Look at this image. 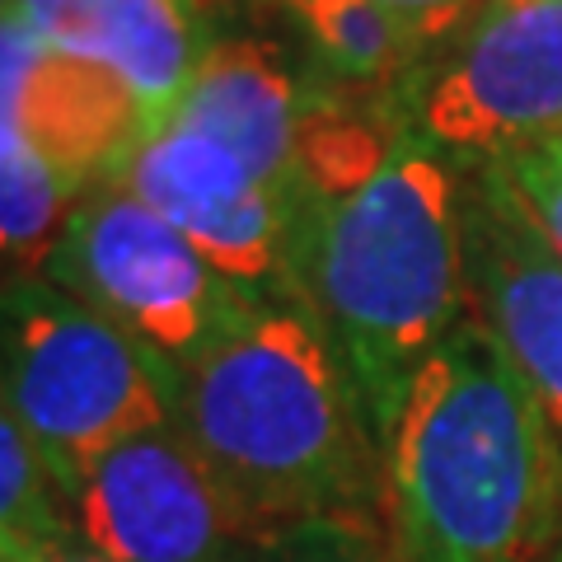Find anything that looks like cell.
<instances>
[{
  "mask_svg": "<svg viewBox=\"0 0 562 562\" xmlns=\"http://www.w3.org/2000/svg\"><path fill=\"white\" fill-rule=\"evenodd\" d=\"M14 10V0H0V20H5V14Z\"/></svg>",
  "mask_w": 562,
  "mask_h": 562,
  "instance_id": "obj_21",
  "label": "cell"
},
{
  "mask_svg": "<svg viewBox=\"0 0 562 562\" xmlns=\"http://www.w3.org/2000/svg\"><path fill=\"white\" fill-rule=\"evenodd\" d=\"M487 165L512 183V192L525 202V211L539 221V231L549 235L553 249L562 254V132L530 140V146H516Z\"/></svg>",
  "mask_w": 562,
  "mask_h": 562,
  "instance_id": "obj_17",
  "label": "cell"
},
{
  "mask_svg": "<svg viewBox=\"0 0 562 562\" xmlns=\"http://www.w3.org/2000/svg\"><path fill=\"white\" fill-rule=\"evenodd\" d=\"M291 295L384 441L417 371L469 319L460 183L422 136H398L371 179L291 198Z\"/></svg>",
  "mask_w": 562,
  "mask_h": 562,
  "instance_id": "obj_1",
  "label": "cell"
},
{
  "mask_svg": "<svg viewBox=\"0 0 562 562\" xmlns=\"http://www.w3.org/2000/svg\"><path fill=\"white\" fill-rule=\"evenodd\" d=\"M549 562H562V549H558V553H553V558H549Z\"/></svg>",
  "mask_w": 562,
  "mask_h": 562,
  "instance_id": "obj_23",
  "label": "cell"
},
{
  "mask_svg": "<svg viewBox=\"0 0 562 562\" xmlns=\"http://www.w3.org/2000/svg\"><path fill=\"white\" fill-rule=\"evenodd\" d=\"M422 140L497 155L562 132V0H483L441 57L408 80Z\"/></svg>",
  "mask_w": 562,
  "mask_h": 562,
  "instance_id": "obj_6",
  "label": "cell"
},
{
  "mask_svg": "<svg viewBox=\"0 0 562 562\" xmlns=\"http://www.w3.org/2000/svg\"><path fill=\"white\" fill-rule=\"evenodd\" d=\"M43 277L127 328L179 375L262 305L231 286L160 211L117 183L76 202Z\"/></svg>",
  "mask_w": 562,
  "mask_h": 562,
  "instance_id": "obj_5",
  "label": "cell"
},
{
  "mask_svg": "<svg viewBox=\"0 0 562 562\" xmlns=\"http://www.w3.org/2000/svg\"><path fill=\"white\" fill-rule=\"evenodd\" d=\"M47 52V43L33 33L20 14H5L0 20V132L20 140V94L29 85V70L38 66V57Z\"/></svg>",
  "mask_w": 562,
  "mask_h": 562,
  "instance_id": "obj_18",
  "label": "cell"
},
{
  "mask_svg": "<svg viewBox=\"0 0 562 562\" xmlns=\"http://www.w3.org/2000/svg\"><path fill=\"white\" fill-rule=\"evenodd\" d=\"M0 390L61 497L99 454L179 417V371L43 272L0 286Z\"/></svg>",
  "mask_w": 562,
  "mask_h": 562,
  "instance_id": "obj_4",
  "label": "cell"
},
{
  "mask_svg": "<svg viewBox=\"0 0 562 562\" xmlns=\"http://www.w3.org/2000/svg\"><path fill=\"white\" fill-rule=\"evenodd\" d=\"M258 5H272V0H258ZM281 5H301V0H281Z\"/></svg>",
  "mask_w": 562,
  "mask_h": 562,
  "instance_id": "obj_22",
  "label": "cell"
},
{
  "mask_svg": "<svg viewBox=\"0 0 562 562\" xmlns=\"http://www.w3.org/2000/svg\"><path fill=\"white\" fill-rule=\"evenodd\" d=\"M380 460L403 562H549L562 549V441L473 310L408 384Z\"/></svg>",
  "mask_w": 562,
  "mask_h": 562,
  "instance_id": "obj_2",
  "label": "cell"
},
{
  "mask_svg": "<svg viewBox=\"0 0 562 562\" xmlns=\"http://www.w3.org/2000/svg\"><path fill=\"white\" fill-rule=\"evenodd\" d=\"M314 57L347 94H384L417 76L431 38L380 0H301Z\"/></svg>",
  "mask_w": 562,
  "mask_h": 562,
  "instance_id": "obj_13",
  "label": "cell"
},
{
  "mask_svg": "<svg viewBox=\"0 0 562 562\" xmlns=\"http://www.w3.org/2000/svg\"><path fill=\"white\" fill-rule=\"evenodd\" d=\"M0 530L38 543L80 539L57 479L47 473L38 446L29 441L20 413L0 390Z\"/></svg>",
  "mask_w": 562,
  "mask_h": 562,
  "instance_id": "obj_15",
  "label": "cell"
},
{
  "mask_svg": "<svg viewBox=\"0 0 562 562\" xmlns=\"http://www.w3.org/2000/svg\"><path fill=\"white\" fill-rule=\"evenodd\" d=\"M66 506L76 535L109 562H244L258 539L179 417L99 454Z\"/></svg>",
  "mask_w": 562,
  "mask_h": 562,
  "instance_id": "obj_7",
  "label": "cell"
},
{
  "mask_svg": "<svg viewBox=\"0 0 562 562\" xmlns=\"http://www.w3.org/2000/svg\"><path fill=\"white\" fill-rule=\"evenodd\" d=\"M14 14L47 47L113 70L150 127L173 113L211 47L202 0H14Z\"/></svg>",
  "mask_w": 562,
  "mask_h": 562,
  "instance_id": "obj_10",
  "label": "cell"
},
{
  "mask_svg": "<svg viewBox=\"0 0 562 562\" xmlns=\"http://www.w3.org/2000/svg\"><path fill=\"white\" fill-rule=\"evenodd\" d=\"M244 562H403L375 520H305L254 539Z\"/></svg>",
  "mask_w": 562,
  "mask_h": 562,
  "instance_id": "obj_16",
  "label": "cell"
},
{
  "mask_svg": "<svg viewBox=\"0 0 562 562\" xmlns=\"http://www.w3.org/2000/svg\"><path fill=\"white\" fill-rule=\"evenodd\" d=\"M0 562H109L94 553L85 539H66V543H38L24 535H0Z\"/></svg>",
  "mask_w": 562,
  "mask_h": 562,
  "instance_id": "obj_20",
  "label": "cell"
},
{
  "mask_svg": "<svg viewBox=\"0 0 562 562\" xmlns=\"http://www.w3.org/2000/svg\"><path fill=\"white\" fill-rule=\"evenodd\" d=\"M80 192L57 179L24 140L0 132V268L43 272Z\"/></svg>",
  "mask_w": 562,
  "mask_h": 562,
  "instance_id": "obj_14",
  "label": "cell"
},
{
  "mask_svg": "<svg viewBox=\"0 0 562 562\" xmlns=\"http://www.w3.org/2000/svg\"><path fill=\"white\" fill-rule=\"evenodd\" d=\"M469 310L492 328L562 441V254L483 160L460 188Z\"/></svg>",
  "mask_w": 562,
  "mask_h": 562,
  "instance_id": "obj_9",
  "label": "cell"
},
{
  "mask_svg": "<svg viewBox=\"0 0 562 562\" xmlns=\"http://www.w3.org/2000/svg\"><path fill=\"white\" fill-rule=\"evenodd\" d=\"M113 183L160 211L231 286L258 301L291 295V202L262 188L231 146L179 122H155Z\"/></svg>",
  "mask_w": 562,
  "mask_h": 562,
  "instance_id": "obj_8",
  "label": "cell"
},
{
  "mask_svg": "<svg viewBox=\"0 0 562 562\" xmlns=\"http://www.w3.org/2000/svg\"><path fill=\"white\" fill-rule=\"evenodd\" d=\"M301 109L305 90L272 43L221 38L206 47L198 76L188 80L165 122L231 146L262 188L291 202L295 165H301Z\"/></svg>",
  "mask_w": 562,
  "mask_h": 562,
  "instance_id": "obj_11",
  "label": "cell"
},
{
  "mask_svg": "<svg viewBox=\"0 0 562 562\" xmlns=\"http://www.w3.org/2000/svg\"><path fill=\"white\" fill-rule=\"evenodd\" d=\"M380 5H390L394 14H403V20L417 24L436 43V38H446V33H454L460 24H469L483 0H380Z\"/></svg>",
  "mask_w": 562,
  "mask_h": 562,
  "instance_id": "obj_19",
  "label": "cell"
},
{
  "mask_svg": "<svg viewBox=\"0 0 562 562\" xmlns=\"http://www.w3.org/2000/svg\"><path fill=\"white\" fill-rule=\"evenodd\" d=\"M179 427L258 535L305 520L384 525V460L324 328L262 301L179 375Z\"/></svg>",
  "mask_w": 562,
  "mask_h": 562,
  "instance_id": "obj_3",
  "label": "cell"
},
{
  "mask_svg": "<svg viewBox=\"0 0 562 562\" xmlns=\"http://www.w3.org/2000/svg\"><path fill=\"white\" fill-rule=\"evenodd\" d=\"M14 132L57 179L85 198L117 179L136 140L150 132V117L113 70L47 47L29 70Z\"/></svg>",
  "mask_w": 562,
  "mask_h": 562,
  "instance_id": "obj_12",
  "label": "cell"
}]
</instances>
